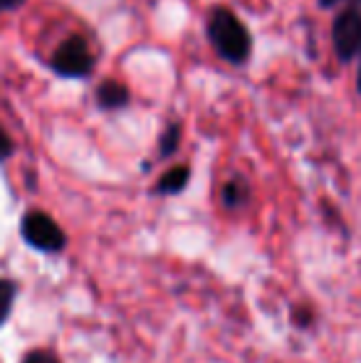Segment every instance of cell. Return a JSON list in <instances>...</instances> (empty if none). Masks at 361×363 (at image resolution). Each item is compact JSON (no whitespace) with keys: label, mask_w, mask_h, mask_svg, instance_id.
<instances>
[{"label":"cell","mask_w":361,"mask_h":363,"mask_svg":"<svg viewBox=\"0 0 361 363\" xmlns=\"http://www.w3.org/2000/svg\"><path fill=\"white\" fill-rule=\"evenodd\" d=\"M52 67L62 77H82L91 69V52L82 38H70L57 48L52 57Z\"/></svg>","instance_id":"cell-3"},{"label":"cell","mask_w":361,"mask_h":363,"mask_svg":"<svg viewBox=\"0 0 361 363\" xmlns=\"http://www.w3.org/2000/svg\"><path fill=\"white\" fill-rule=\"evenodd\" d=\"M179 139H181V126H169V131L164 134V139H161V153L164 156H169V153L176 151V146H179Z\"/></svg>","instance_id":"cell-8"},{"label":"cell","mask_w":361,"mask_h":363,"mask_svg":"<svg viewBox=\"0 0 361 363\" xmlns=\"http://www.w3.org/2000/svg\"><path fill=\"white\" fill-rule=\"evenodd\" d=\"M23 363H57V359H55L52 354H48V351H35V354H30Z\"/></svg>","instance_id":"cell-9"},{"label":"cell","mask_w":361,"mask_h":363,"mask_svg":"<svg viewBox=\"0 0 361 363\" xmlns=\"http://www.w3.org/2000/svg\"><path fill=\"white\" fill-rule=\"evenodd\" d=\"M319 3H322V5H324V8H332V5H334V3H337V0H319Z\"/></svg>","instance_id":"cell-12"},{"label":"cell","mask_w":361,"mask_h":363,"mask_svg":"<svg viewBox=\"0 0 361 363\" xmlns=\"http://www.w3.org/2000/svg\"><path fill=\"white\" fill-rule=\"evenodd\" d=\"M334 50H337L339 60L349 62L361 52V13L357 10H347L334 20Z\"/></svg>","instance_id":"cell-4"},{"label":"cell","mask_w":361,"mask_h":363,"mask_svg":"<svg viewBox=\"0 0 361 363\" xmlns=\"http://www.w3.org/2000/svg\"><path fill=\"white\" fill-rule=\"evenodd\" d=\"M25 0H0V10H13V8H20Z\"/></svg>","instance_id":"cell-11"},{"label":"cell","mask_w":361,"mask_h":363,"mask_svg":"<svg viewBox=\"0 0 361 363\" xmlns=\"http://www.w3.org/2000/svg\"><path fill=\"white\" fill-rule=\"evenodd\" d=\"M13 296H15V289L10 282H5V279H0V324L5 321V316H8L10 306H13Z\"/></svg>","instance_id":"cell-7"},{"label":"cell","mask_w":361,"mask_h":363,"mask_svg":"<svg viewBox=\"0 0 361 363\" xmlns=\"http://www.w3.org/2000/svg\"><path fill=\"white\" fill-rule=\"evenodd\" d=\"M186 183H188V168L186 166L171 168V171L159 181V191L161 193H179L186 188Z\"/></svg>","instance_id":"cell-6"},{"label":"cell","mask_w":361,"mask_h":363,"mask_svg":"<svg viewBox=\"0 0 361 363\" xmlns=\"http://www.w3.org/2000/svg\"><path fill=\"white\" fill-rule=\"evenodd\" d=\"M359 89H361V77H359Z\"/></svg>","instance_id":"cell-13"},{"label":"cell","mask_w":361,"mask_h":363,"mask_svg":"<svg viewBox=\"0 0 361 363\" xmlns=\"http://www.w3.org/2000/svg\"><path fill=\"white\" fill-rule=\"evenodd\" d=\"M211 40L231 62H245L250 55V35L231 10H216L211 20Z\"/></svg>","instance_id":"cell-1"},{"label":"cell","mask_w":361,"mask_h":363,"mask_svg":"<svg viewBox=\"0 0 361 363\" xmlns=\"http://www.w3.org/2000/svg\"><path fill=\"white\" fill-rule=\"evenodd\" d=\"M126 101H129V91L119 82H104L99 86V104L106 106V109H119Z\"/></svg>","instance_id":"cell-5"},{"label":"cell","mask_w":361,"mask_h":363,"mask_svg":"<svg viewBox=\"0 0 361 363\" xmlns=\"http://www.w3.org/2000/svg\"><path fill=\"white\" fill-rule=\"evenodd\" d=\"M23 238L28 240L33 247L43 250V252H57L65 247V233L57 228L50 216L45 213H30L23 220Z\"/></svg>","instance_id":"cell-2"},{"label":"cell","mask_w":361,"mask_h":363,"mask_svg":"<svg viewBox=\"0 0 361 363\" xmlns=\"http://www.w3.org/2000/svg\"><path fill=\"white\" fill-rule=\"evenodd\" d=\"M10 153H13V141H10V136L0 129V158H8Z\"/></svg>","instance_id":"cell-10"}]
</instances>
